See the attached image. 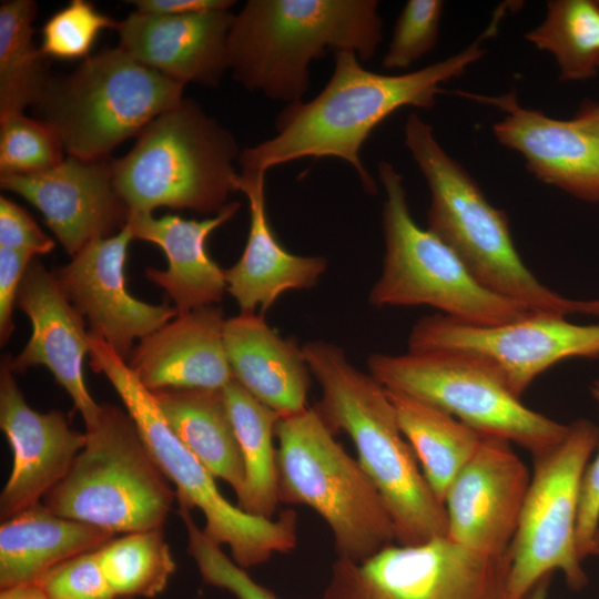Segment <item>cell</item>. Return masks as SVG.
<instances>
[{
    "label": "cell",
    "instance_id": "cell-43",
    "mask_svg": "<svg viewBox=\"0 0 599 599\" xmlns=\"http://www.w3.org/2000/svg\"><path fill=\"white\" fill-rule=\"evenodd\" d=\"M586 129L599 136V103L598 102H585L575 118Z\"/></svg>",
    "mask_w": 599,
    "mask_h": 599
},
{
    "label": "cell",
    "instance_id": "cell-47",
    "mask_svg": "<svg viewBox=\"0 0 599 599\" xmlns=\"http://www.w3.org/2000/svg\"><path fill=\"white\" fill-rule=\"evenodd\" d=\"M192 599H202L201 597L192 598Z\"/></svg>",
    "mask_w": 599,
    "mask_h": 599
},
{
    "label": "cell",
    "instance_id": "cell-12",
    "mask_svg": "<svg viewBox=\"0 0 599 599\" xmlns=\"http://www.w3.org/2000/svg\"><path fill=\"white\" fill-rule=\"evenodd\" d=\"M598 445L599 428L578 419L569 424L555 449L534 458V473L508 551L507 599H522L554 571H560L571 589L587 585L576 526L582 477Z\"/></svg>",
    "mask_w": 599,
    "mask_h": 599
},
{
    "label": "cell",
    "instance_id": "cell-8",
    "mask_svg": "<svg viewBox=\"0 0 599 599\" xmlns=\"http://www.w3.org/2000/svg\"><path fill=\"white\" fill-rule=\"evenodd\" d=\"M65 477L43 498L63 518L109 532L162 528L175 489L145 447L131 416L104 404Z\"/></svg>",
    "mask_w": 599,
    "mask_h": 599
},
{
    "label": "cell",
    "instance_id": "cell-3",
    "mask_svg": "<svg viewBox=\"0 0 599 599\" xmlns=\"http://www.w3.org/2000/svg\"><path fill=\"white\" fill-rule=\"evenodd\" d=\"M378 9L376 0H248L229 32V69L251 91L303 101L313 61L329 51H352L362 62L375 55Z\"/></svg>",
    "mask_w": 599,
    "mask_h": 599
},
{
    "label": "cell",
    "instance_id": "cell-45",
    "mask_svg": "<svg viewBox=\"0 0 599 599\" xmlns=\"http://www.w3.org/2000/svg\"><path fill=\"white\" fill-rule=\"evenodd\" d=\"M576 313L599 316V298L576 301Z\"/></svg>",
    "mask_w": 599,
    "mask_h": 599
},
{
    "label": "cell",
    "instance_id": "cell-34",
    "mask_svg": "<svg viewBox=\"0 0 599 599\" xmlns=\"http://www.w3.org/2000/svg\"><path fill=\"white\" fill-rule=\"evenodd\" d=\"M118 22L84 0H72L55 12L42 28L41 51L48 58L87 59L98 37Z\"/></svg>",
    "mask_w": 599,
    "mask_h": 599
},
{
    "label": "cell",
    "instance_id": "cell-27",
    "mask_svg": "<svg viewBox=\"0 0 599 599\" xmlns=\"http://www.w3.org/2000/svg\"><path fill=\"white\" fill-rule=\"evenodd\" d=\"M152 393L176 437L215 478L227 483L240 499L245 471L223 390L167 388Z\"/></svg>",
    "mask_w": 599,
    "mask_h": 599
},
{
    "label": "cell",
    "instance_id": "cell-15",
    "mask_svg": "<svg viewBox=\"0 0 599 599\" xmlns=\"http://www.w3.org/2000/svg\"><path fill=\"white\" fill-rule=\"evenodd\" d=\"M133 233L130 225L95 240L53 275L89 333L102 338L124 359L133 343L150 335L177 312L167 304L152 305L133 297L125 287L124 263Z\"/></svg>",
    "mask_w": 599,
    "mask_h": 599
},
{
    "label": "cell",
    "instance_id": "cell-9",
    "mask_svg": "<svg viewBox=\"0 0 599 599\" xmlns=\"http://www.w3.org/2000/svg\"><path fill=\"white\" fill-rule=\"evenodd\" d=\"M183 89L118 47L88 57L65 77L51 78L37 105L68 156L99 160L176 105Z\"/></svg>",
    "mask_w": 599,
    "mask_h": 599
},
{
    "label": "cell",
    "instance_id": "cell-2",
    "mask_svg": "<svg viewBox=\"0 0 599 599\" xmlns=\"http://www.w3.org/2000/svg\"><path fill=\"white\" fill-rule=\"evenodd\" d=\"M302 348L322 393L313 407L334 435L343 432L352 439L390 515L395 541L413 546L447 536L445 506L403 435L386 388L333 343L313 341Z\"/></svg>",
    "mask_w": 599,
    "mask_h": 599
},
{
    "label": "cell",
    "instance_id": "cell-36",
    "mask_svg": "<svg viewBox=\"0 0 599 599\" xmlns=\"http://www.w3.org/2000/svg\"><path fill=\"white\" fill-rule=\"evenodd\" d=\"M444 1L409 0L395 23L392 40L383 57L385 69H406L436 45Z\"/></svg>",
    "mask_w": 599,
    "mask_h": 599
},
{
    "label": "cell",
    "instance_id": "cell-26",
    "mask_svg": "<svg viewBox=\"0 0 599 599\" xmlns=\"http://www.w3.org/2000/svg\"><path fill=\"white\" fill-rule=\"evenodd\" d=\"M114 534L63 518L37 504L2 520L0 588L37 583L59 564L99 549Z\"/></svg>",
    "mask_w": 599,
    "mask_h": 599
},
{
    "label": "cell",
    "instance_id": "cell-7",
    "mask_svg": "<svg viewBox=\"0 0 599 599\" xmlns=\"http://www.w3.org/2000/svg\"><path fill=\"white\" fill-rule=\"evenodd\" d=\"M275 436L280 502L316 511L331 529L337 558L363 562L393 544L380 494L314 407L281 417Z\"/></svg>",
    "mask_w": 599,
    "mask_h": 599
},
{
    "label": "cell",
    "instance_id": "cell-16",
    "mask_svg": "<svg viewBox=\"0 0 599 599\" xmlns=\"http://www.w3.org/2000/svg\"><path fill=\"white\" fill-rule=\"evenodd\" d=\"M530 479L509 441L485 436L445 496L447 537L486 556H506Z\"/></svg>",
    "mask_w": 599,
    "mask_h": 599
},
{
    "label": "cell",
    "instance_id": "cell-24",
    "mask_svg": "<svg viewBox=\"0 0 599 599\" xmlns=\"http://www.w3.org/2000/svg\"><path fill=\"white\" fill-rule=\"evenodd\" d=\"M240 206L238 202H231L214 216L201 221L177 215L155 219L152 214H130L128 224L133 238L153 243L166 255L167 268L148 267L145 277L167 294L177 314L222 301L227 291L225 273L206 253L205 241Z\"/></svg>",
    "mask_w": 599,
    "mask_h": 599
},
{
    "label": "cell",
    "instance_id": "cell-22",
    "mask_svg": "<svg viewBox=\"0 0 599 599\" xmlns=\"http://www.w3.org/2000/svg\"><path fill=\"white\" fill-rule=\"evenodd\" d=\"M224 324L222 311L214 305L177 314L140 339L129 366L151 392L222 389L233 379L224 348Z\"/></svg>",
    "mask_w": 599,
    "mask_h": 599
},
{
    "label": "cell",
    "instance_id": "cell-37",
    "mask_svg": "<svg viewBox=\"0 0 599 599\" xmlns=\"http://www.w3.org/2000/svg\"><path fill=\"white\" fill-rule=\"evenodd\" d=\"M37 583L48 599H118L103 573L97 550L59 564Z\"/></svg>",
    "mask_w": 599,
    "mask_h": 599
},
{
    "label": "cell",
    "instance_id": "cell-28",
    "mask_svg": "<svg viewBox=\"0 0 599 599\" xmlns=\"http://www.w3.org/2000/svg\"><path fill=\"white\" fill-rule=\"evenodd\" d=\"M386 392L428 485L444 504L451 483L476 454L485 436L435 406L397 392Z\"/></svg>",
    "mask_w": 599,
    "mask_h": 599
},
{
    "label": "cell",
    "instance_id": "cell-38",
    "mask_svg": "<svg viewBox=\"0 0 599 599\" xmlns=\"http://www.w3.org/2000/svg\"><path fill=\"white\" fill-rule=\"evenodd\" d=\"M0 247L31 255H45L54 241L33 221L30 214L7 197H0Z\"/></svg>",
    "mask_w": 599,
    "mask_h": 599
},
{
    "label": "cell",
    "instance_id": "cell-31",
    "mask_svg": "<svg viewBox=\"0 0 599 599\" xmlns=\"http://www.w3.org/2000/svg\"><path fill=\"white\" fill-rule=\"evenodd\" d=\"M525 37L554 55L561 80L592 78L599 69V0H551L542 22Z\"/></svg>",
    "mask_w": 599,
    "mask_h": 599
},
{
    "label": "cell",
    "instance_id": "cell-10",
    "mask_svg": "<svg viewBox=\"0 0 599 599\" xmlns=\"http://www.w3.org/2000/svg\"><path fill=\"white\" fill-rule=\"evenodd\" d=\"M378 175L385 191V255L368 296L373 306L427 305L475 325L506 324L535 313L483 286L448 245L414 221L403 176L389 162L378 164Z\"/></svg>",
    "mask_w": 599,
    "mask_h": 599
},
{
    "label": "cell",
    "instance_id": "cell-13",
    "mask_svg": "<svg viewBox=\"0 0 599 599\" xmlns=\"http://www.w3.org/2000/svg\"><path fill=\"white\" fill-rule=\"evenodd\" d=\"M509 555L486 556L447 536L389 545L363 562L337 558L322 599H507Z\"/></svg>",
    "mask_w": 599,
    "mask_h": 599
},
{
    "label": "cell",
    "instance_id": "cell-30",
    "mask_svg": "<svg viewBox=\"0 0 599 599\" xmlns=\"http://www.w3.org/2000/svg\"><path fill=\"white\" fill-rule=\"evenodd\" d=\"M32 0L2 1L0 6V116L37 104L51 79L48 57L33 42Z\"/></svg>",
    "mask_w": 599,
    "mask_h": 599
},
{
    "label": "cell",
    "instance_id": "cell-17",
    "mask_svg": "<svg viewBox=\"0 0 599 599\" xmlns=\"http://www.w3.org/2000/svg\"><path fill=\"white\" fill-rule=\"evenodd\" d=\"M0 185L35 206L71 256L95 240L114 235L130 216L114 186L109 158L68 156L42 173L0 175Z\"/></svg>",
    "mask_w": 599,
    "mask_h": 599
},
{
    "label": "cell",
    "instance_id": "cell-39",
    "mask_svg": "<svg viewBox=\"0 0 599 599\" xmlns=\"http://www.w3.org/2000/svg\"><path fill=\"white\" fill-rule=\"evenodd\" d=\"M592 397L599 404V380L590 388ZM599 528V450L593 461L587 466L580 490L576 544L581 560L588 557L592 537Z\"/></svg>",
    "mask_w": 599,
    "mask_h": 599
},
{
    "label": "cell",
    "instance_id": "cell-32",
    "mask_svg": "<svg viewBox=\"0 0 599 599\" xmlns=\"http://www.w3.org/2000/svg\"><path fill=\"white\" fill-rule=\"evenodd\" d=\"M118 599H152L167 586L176 564L162 528L124 534L97 549Z\"/></svg>",
    "mask_w": 599,
    "mask_h": 599
},
{
    "label": "cell",
    "instance_id": "cell-44",
    "mask_svg": "<svg viewBox=\"0 0 599 599\" xmlns=\"http://www.w3.org/2000/svg\"><path fill=\"white\" fill-rule=\"evenodd\" d=\"M551 576H546L540 579L525 596L522 599H549V588Z\"/></svg>",
    "mask_w": 599,
    "mask_h": 599
},
{
    "label": "cell",
    "instance_id": "cell-25",
    "mask_svg": "<svg viewBox=\"0 0 599 599\" xmlns=\"http://www.w3.org/2000/svg\"><path fill=\"white\" fill-rule=\"evenodd\" d=\"M224 348L233 378L281 417L303 412L312 373L303 348L281 337L264 315L225 319Z\"/></svg>",
    "mask_w": 599,
    "mask_h": 599
},
{
    "label": "cell",
    "instance_id": "cell-21",
    "mask_svg": "<svg viewBox=\"0 0 599 599\" xmlns=\"http://www.w3.org/2000/svg\"><path fill=\"white\" fill-rule=\"evenodd\" d=\"M233 19L229 9L176 16L134 11L118 22L119 48L184 85L216 87L229 69Z\"/></svg>",
    "mask_w": 599,
    "mask_h": 599
},
{
    "label": "cell",
    "instance_id": "cell-18",
    "mask_svg": "<svg viewBox=\"0 0 599 599\" xmlns=\"http://www.w3.org/2000/svg\"><path fill=\"white\" fill-rule=\"evenodd\" d=\"M0 427L12 450V468L0 494L6 520L40 504L60 483L87 441L58 410L39 413L26 402L7 356L0 370Z\"/></svg>",
    "mask_w": 599,
    "mask_h": 599
},
{
    "label": "cell",
    "instance_id": "cell-29",
    "mask_svg": "<svg viewBox=\"0 0 599 599\" xmlns=\"http://www.w3.org/2000/svg\"><path fill=\"white\" fill-rule=\"evenodd\" d=\"M222 390L245 471L244 490L237 506L253 516L273 518L280 502L274 437L281 416L254 398L234 378Z\"/></svg>",
    "mask_w": 599,
    "mask_h": 599
},
{
    "label": "cell",
    "instance_id": "cell-46",
    "mask_svg": "<svg viewBox=\"0 0 599 599\" xmlns=\"http://www.w3.org/2000/svg\"><path fill=\"white\" fill-rule=\"evenodd\" d=\"M589 556H598L599 557V528L596 531L595 536L591 539L589 549H588V557Z\"/></svg>",
    "mask_w": 599,
    "mask_h": 599
},
{
    "label": "cell",
    "instance_id": "cell-35",
    "mask_svg": "<svg viewBox=\"0 0 599 599\" xmlns=\"http://www.w3.org/2000/svg\"><path fill=\"white\" fill-rule=\"evenodd\" d=\"M179 514L186 528L187 554L205 583L224 589L237 599H277L273 591L256 582L199 528L190 510L180 508Z\"/></svg>",
    "mask_w": 599,
    "mask_h": 599
},
{
    "label": "cell",
    "instance_id": "cell-4",
    "mask_svg": "<svg viewBox=\"0 0 599 599\" xmlns=\"http://www.w3.org/2000/svg\"><path fill=\"white\" fill-rule=\"evenodd\" d=\"M405 144L430 192L427 229L448 245L489 291L535 313L567 316L576 301L541 284L514 244L507 215L493 206L469 173L440 146L433 128L412 113Z\"/></svg>",
    "mask_w": 599,
    "mask_h": 599
},
{
    "label": "cell",
    "instance_id": "cell-33",
    "mask_svg": "<svg viewBox=\"0 0 599 599\" xmlns=\"http://www.w3.org/2000/svg\"><path fill=\"white\" fill-rule=\"evenodd\" d=\"M64 149L51 126L23 112L0 116V175L42 173L60 164Z\"/></svg>",
    "mask_w": 599,
    "mask_h": 599
},
{
    "label": "cell",
    "instance_id": "cell-14",
    "mask_svg": "<svg viewBox=\"0 0 599 599\" xmlns=\"http://www.w3.org/2000/svg\"><path fill=\"white\" fill-rule=\"evenodd\" d=\"M409 352L461 351L493 364L517 396L555 364L599 357V324L579 325L565 316L532 313L506 324L475 325L444 314L424 316L408 336Z\"/></svg>",
    "mask_w": 599,
    "mask_h": 599
},
{
    "label": "cell",
    "instance_id": "cell-11",
    "mask_svg": "<svg viewBox=\"0 0 599 599\" xmlns=\"http://www.w3.org/2000/svg\"><path fill=\"white\" fill-rule=\"evenodd\" d=\"M367 366L386 389L435 406L484 436L514 443L534 458L555 449L569 429L527 407L493 364L471 353H375Z\"/></svg>",
    "mask_w": 599,
    "mask_h": 599
},
{
    "label": "cell",
    "instance_id": "cell-42",
    "mask_svg": "<svg viewBox=\"0 0 599 599\" xmlns=\"http://www.w3.org/2000/svg\"><path fill=\"white\" fill-rule=\"evenodd\" d=\"M0 599H48L39 583H28L1 589Z\"/></svg>",
    "mask_w": 599,
    "mask_h": 599
},
{
    "label": "cell",
    "instance_id": "cell-20",
    "mask_svg": "<svg viewBox=\"0 0 599 599\" xmlns=\"http://www.w3.org/2000/svg\"><path fill=\"white\" fill-rule=\"evenodd\" d=\"M499 108L496 139L520 153L540 181L587 202H599V136L576 119L557 120L521 106L514 92L497 97L461 93Z\"/></svg>",
    "mask_w": 599,
    "mask_h": 599
},
{
    "label": "cell",
    "instance_id": "cell-19",
    "mask_svg": "<svg viewBox=\"0 0 599 599\" xmlns=\"http://www.w3.org/2000/svg\"><path fill=\"white\" fill-rule=\"evenodd\" d=\"M17 307L30 319L32 333L24 348L14 358L7 356L13 373L45 366L65 389L85 425L94 426L102 405L90 395L83 361L90 352V333L85 322L59 286L52 272L33 258L21 281Z\"/></svg>",
    "mask_w": 599,
    "mask_h": 599
},
{
    "label": "cell",
    "instance_id": "cell-1",
    "mask_svg": "<svg viewBox=\"0 0 599 599\" xmlns=\"http://www.w3.org/2000/svg\"><path fill=\"white\" fill-rule=\"evenodd\" d=\"M500 17L494 14L466 49L404 74L376 73L365 69L356 53L335 52L323 90L307 102L288 103L276 118L275 135L241 151V170L266 172L303 158H337L354 169L367 193H375L377 184L361 159L366 140L400 108L432 109L443 92L440 84L483 57L481 42L496 33Z\"/></svg>",
    "mask_w": 599,
    "mask_h": 599
},
{
    "label": "cell",
    "instance_id": "cell-5",
    "mask_svg": "<svg viewBox=\"0 0 599 599\" xmlns=\"http://www.w3.org/2000/svg\"><path fill=\"white\" fill-rule=\"evenodd\" d=\"M233 134L192 100L152 120L128 154L112 160L114 186L130 214L166 206L214 215L240 191Z\"/></svg>",
    "mask_w": 599,
    "mask_h": 599
},
{
    "label": "cell",
    "instance_id": "cell-40",
    "mask_svg": "<svg viewBox=\"0 0 599 599\" xmlns=\"http://www.w3.org/2000/svg\"><path fill=\"white\" fill-rule=\"evenodd\" d=\"M33 255L6 247H0V337L6 344L14 325L12 313L23 275L33 260Z\"/></svg>",
    "mask_w": 599,
    "mask_h": 599
},
{
    "label": "cell",
    "instance_id": "cell-6",
    "mask_svg": "<svg viewBox=\"0 0 599 599\" xmlns=\"http://www.w3.org/2000/svg\"><path fill=\"white\" fill-rule=\"evenodd\" d=\"M90 367L103 374L122 399L128 414L153 460L174 485L180 508H194L204 516V534L226 545L242 568L290 552L297 544V515L283 510L276 519L253 516L231 504L220 491L215 477L183 445L164 418L151 390L111 346L90 336Z\"/></svg>",
    "mask_w": 599,
    "mask_h": 599
},
{
    "label": "cell",
    "instance_id": "cell-23",
    "mask_svg": "<svg viewBox=\"0 0 599 599\" xmlns=\"http://www.w3.org/2000/svg\"><path fill=\"white\" fill-rule=\"evenodd\" d=\"M266 172L241 170L240 191L250 209V230L240 260L224 270L227 292L241 313H264L287 291L308 290L327 268L322 256L296 255L277 241L266 214Z\"/></svg>",
    "mask_w": 599,
    "mask_h": 599
},
{
    "label": "cell",
    "instance_id": "cell-41",
    "mask_svg": "<svg viewBox=\"0 0 599 599\" xmlns=\"http://www.w3.org/2000/svg\"><path fill=\"white\" fill-rule=\"evenodd\" d=\"M136 11L152 14H187L193 12L230 9L231 0H133Z\"/></svg>",
    "mask_w": 599,
    "mask_h": 599
}]
</instances>
